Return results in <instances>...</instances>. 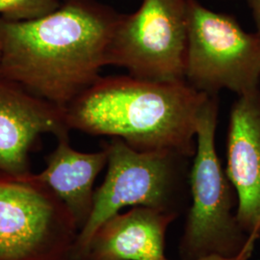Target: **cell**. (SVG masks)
Here are the masks:
<instances>
[{
  "label": "cell",
  "instance_id": "8",
  "mask_svg": "<svg viewBox=\"0 0 260 260\" xmlns=\"http://www.w3.org/2000/svg\"><path fill=\"white\" fill-rule=\"evenodd\" d=\"M65 109L0 77V174L26 175L43 134L69 135Z\"/></svg>",
  "mask_w": 260,
  "mask_h": 260
},
{
  "label": "cell",
  "instance_id": "16",
  "mask_svg": "<svg viewBox=\"0 0 260 260\" xmlns=\"http://www.w3.org/2000/svg\"><path fill=\"white\" fill-rule=\"evenodd\" d=\"M66 260H75V259H71V258H69V259H66Z\"/></svg>",
  "mask_w": 260,
  "mask_h": 260
},
{
  "label": "cell",
  "instance_id": "3",
  "mask_svg": "<svg viewBox=\"0 0 260 260\" xmlns=\"http://www.w3.org/2000/svg\"><path fill=\"white\" fill-rule=\"evenodd\" d=\"M103 148L107 173L94 190L92 213L77 235L71 259H78L100 226L124 207H149L177 219L190 205L193 157L172 149L141 151L120 138H111Z\"/></svg>",
  "mask_w": 260,
  "mask_h": 260
},
{
  "label": "cell",
  "instance_id": "13",
  "mask_svg": "<svg viewBox=\"0 0 260 260\" xmlns=\"http://www.w3.org/2000/svg\"><path fill=\"white\" fill-rule=\"evenodd\" d=\"M254 247H255V242H252L249 246H247V248L242 251L240 254L236 256H223L220 254H209V255H205L203 257L193 260H250L254 250Z\"/></svg>",
  "mask_w": 260,
  "mask_h": 260
},
{
  "label": "cell",
  "instance_id": "2",
  "mask_svg": "<svg viewBox=\"0 0 260 260\" xmlns=\"http://www.w3.org/2000/svg\"><path fill=\"white\" fill-rule=\"evenodd\" d=\"M208 96L185 80L101 76L66 107V121L70 130L120 138L141 151L172 149L194 157Z\"/></svg>",
  "mask_w": 260,
  "mask_h": 260
},
{
  "label": "cell",
  "instance_id": "5",
  "mask_svg": "<svg viewBox=\"0 0 260 260\" xmlns=\"http://www.w3.org/2000/svg\"><path fill=\"white\" fill-rule=\"evenodd\" d=\"M188 44L184 78L196 90L242 95L259 88L260 34L246 32L232 15L186 0Z\"/></svg>",
  "mask_w": 260,
  "mask_h": 260
},
{
  "label": "cell",
  "instance_id": "4",
  "mask_svg": "<svg viewBox=\"0 0 260 260\" xmlns=\"http://www.w3.org/2000/svg\"><path fill=\"white\" fill-rule=\"evenodd\" d=\"M218 115L219 95H209L197 124V147L190 171L191 199L178 247L182 260L209 254L236 256L257 240L242 230L233 211L236 193L216 149Z\"/></svg>",
  "mask_w": 260,
  "mask_h": 260
},
{
  "label": "cell",
  "instance_id": "11",
  "mask_svg": "<svg viewBox=\"0 0 260 260\" xmlns=\"http://www.w3.org/2000/svg\"><path fill=\"white\" fill-rule=\"evenodd\" d=\"M55 149L47 156V166L38 178L69 208L79 232L88 222L93 205V184L107 166V151L81 152L70 144L69 135L57 138Z\"/></svg>",
  "mask_w": 260,
  "mask_h": 260
},
{
  "label": "cell",
  "instance_id": "15",
  "mask_svg": "<svg viewBox=\"0 0 260 260\" xmlns=\"http://www.w3.org/2000/svg\"><path fill=\"white\" fill-rule=\"evenodd\" d=\"M0 62H1V47H0Z\"/></svg>",
  "mask_w": 260,
  "mask_h": 260
},
{
  "label": "cell",
  "instance_id": "12",
  "mask_svg": "<svg viewBox=\"0 0 260 260\" xmlns=\"http://www.w3.org/2000/svg\"><path fill=\"white\" fill-rule=\"evenodd\" d=\"M61 6L58 0H0V19L29 21L43 18Z\"/></svg>",
  "mask_w": 260,
  "mask_h": 260
},
{
  "label": "cell",
  "instance_id": "14",
  "mask_svg": "<svg viewBox=\"0 0 260 260\" xmlns=\"http://www.w3.org/2000/svg\"><path fill=\"white\" fill-rule=\"evenodd\" d=\"M248 6L251 9L252 19L254 21L256 32L260 34V0H247Z\"/></svg>",
  "mask_w": 260,
  "mask_h": 260
},
{
  "label": "cell",
  "instance_id": "9",
  "mask_svg": "<svg viewBox=\"0 0 260 260\" xmlns=\"http://www.w3.org/2000/svg\"><path fill=\"white\" fill-rule=\"evenodd\" d=\"M226 175L237 198L242 230L260 238V87L238 95L226 134Z\"/></svg>",
  "mask_w": 260,
  "mask_h": 260
},
{
  "label": "cell",
  "instance_id": "1",
  "mask_svg": "<svg viewBox=\"0 0 260 260\" xmlns=\"http://www.w3.org/2000/svg\"><path fill=\"white\" fill-rule=\"evenodd\" d=\"M121 16L93 0H67L40 19H0V77L65 109L102 76Z\"/></svg>",
  "mask_w": 260,
  "mask_h": 260
},
{
  "label": "cell",
  "instance_id": "6",
  "mask_svg": "<svg viewBox=\"0 0 260 260\" xmlns=\"http://www.w3.org/2000/svg\"><path fill=\"white\" fill-rule=\"evenodd\" d=\"M79 233L65 204L36 174H0V260H66Z\"/></svg>",
  "mask_w": 260,
  "mask_h": 260
},
{
  "label": "cell",
  "instance_id": "7",
  "mask_svg": "<svg viewBox=\"0 0 260 260\" xmlns=\"http://www.w3.org/2000/svg\"><path fill=\"white\" fill-rule=\"evenodd\" d=\"M187 44L186 0H143L136 12L121 15L107 66L145 80H185Z\"/></svg>",
  "mask_w": 260,
  "mask_h": 260
},
{
  "label": "cell",
  "instance_id": "10",
  "mask_svg": "<svg viewBox=\"0 0 260 260\" xmlns=\"http://www.w3.org/2000/svg\"><path fill=\"white\" fill-rule=\"evenodd\" d=\"M177 218L136 206L118 213L94 233L77 260H165L168 228Z\"/></svg>",
  "mask_w": 260,
  "mask_h": 260
}]
</instances>
